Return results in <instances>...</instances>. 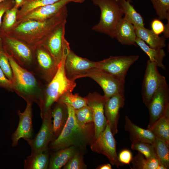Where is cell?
I'll return each instance as SVG.
<instances>
[{"instance_id":"cell-1","label":"cell","mask_w":169,"mask_h":169,"mask_svg":"<svg viewBox=\"0 0 169 169\" xmlns=\"http://www.w3.org/2000/svg\"><path fill=\"white\" fill-rule=\"evenodd\" d=\"M67 12L66 6L56 15L45 21L22 22L6 34L20 40L34 51L57 27L66 21Z\"/></svg>"},{"instance_id":"cell-2","label":"cell","mask_w":169,"mask_h":169,"mask_svg":"<svg viewBox=\"0 0 169 169\" xmlns=\"http://www.w3.org/2000/svg\"><path fill=\"white\" fill-rule=\"evenodd\" d=\"M66 105L68 116L66 124L59 136L50 142V148L54 151L71 146L82 149L95 138L94 123L80 127L76 120L74 109Z\"/></svg>"},{"instance_id":"cell-3","label":"cell","mask_w":169,"mask_h":169,"mask_svg":"<svg viewBox=\"0 0 169 169\" xmlns=\"http://www.w3.org/2000/svg\"><path fill=\"white\" fill-rule=\"evenodd\" d=\"M7 57L13 73V92L26 102H34L39 106L46 85L34 73L20 66L12 57Z\"/></svg>"},{"instance_id":"cell-4","label":"cell","mask_w":169,"mask_h":169,"mask_svg":"<svg viewBox=\"0 0 169 169\" xmlns=\"http://www.w3.org/2000/svg\"><path fill=\"white\" fill-rule=\"evenodd\" d=\"M69 44L66 40L64 43L63 54L58 70L51 81L45 87L39 106L42 118L43 115L52 110L53 105L64 93L72 92L76 87L75 81L69 79L64 70L66 56L70 49Z\"/></svg>"},{"instance_id":"cell-5","label":"cell","mask_w":169,"mask_h":169,"mask_svg":"<svg viewBox=\"0 0 169 169\" xmlns=\"http://www.w3.org/2000/svg\"><path fill=\"white\" fill-rule=\"evenodd\" d=\"M0 50L21 67L33 73L34 51L22 42L9 35L0 34Z\"/></svg>"},{"instance_id":"cell-6","label":"cell","mask_w":169,"mask_h":169,"mask_svg":"<svg viewBox=\"0 0 169 169\" xmlns=\"http://www.w3.org/2000/svg\"><path fill=\"white\" fill-rule=\"evenodd\" d=\"M100 8V16L99 22L92 28L93 30L115 38L116 25L124 14L118 0H92Z\"/></svg>"},{"instance_id":"cell-7","label":"cell","mask_w":169,"mask_h":169,"mask_svg":"<svg viewBox=\"0 0 169 169\" xmlns=\"http://www.w3.org/2000/svg\"><path fill=\"white\" fill-rule=\"evenodd\" d=\"M139 57L137 55L110 56L108 58L96 62L95 68L104 71L125 83L129 69Z\"/></svg>"},{"instance_id":"cell-8","label":"cell","mask_w":169,"mask_h":169,"mask_svg":"<svg viewBox=\"0 0 169 169\" xmlns=\"http://www.w3.org/2000/svg\"><path fill=\"white\" fill-rule=\"evenodd\" d=\"M116 144V140L107 123L104 130L97 138H95L90 145L92 151L105 156L112 165L118 167L124 164L119 160Z\"/></svg>"},{"instance_id":"cell-9","label":"cell","mask_w":169,"mask_h":169,"mask_svg":"<svg viewBox=\"0 0 169 169\" xmlns=\"http://www.w3.org/2000/svg\"><path fill=\"white\" fill-rule=\"evenodd\" d=\"M90 78L96 82L103 90L105 100L119 93H124L125 82L102 70L94 68L89 70L81 78Z\"/></svg>"},{"instance_id":"cell-10","label":"cell","mask_w":169,"mask_h":169,"mask_svg":"<svg viewBox=\"0 0 169 169\" xmlns=\"http://www.w3.org/2000/svg\"><path fill=\"white\" fill-rule=\"evenodd\" d=\"M34 55L33 73L46 85L55 75L59 65L42 46L35 50Z\"/></svg>"},{"instance_id":"cell-11","label":"cell","mask_w":169,"mask_h":169,"mask_svg":"<svg viewBox=\"0 0 169 169\" xmlns=\"http://www.w3.org/2000/svg\"><path fill=\"white\" fill-rule=\"evenodd\" d=\"M155 63L147 60L141 90L143 101L147 107L158 88L167 83L165 77L159 73Z\"/></svg>"},{"instance_id":"cell-12","label":"cell","mask_w":169,"mask_h":169,"mask_svg":"<svg viewBox=\"0 0 169 169\" xmlns=\"http://www.w3.org/2000/svg\"><path fill=\"white\" fill-rule=\"evenodd\" d=\"M52 118L51 110L45 113L41 118V128L35 137L27 141L30 147L31 152L48 151L49 145L53 138Z\"/></svg>"},{"instance_id":"cell-13","label":"cell","mask_w":169,"mask_h":169,"mask_svg":"<svg viewBox=\"0 0 169 169\" xmlns=\"http://www.w3.org/2000/svg\"><path fill=\"white\" fill-rule=\"evenodd\" d=\"M26 102L27 105L24 111L21 112L19 110L17 112L19 120L16 130L12 135L13 147L18 145L20 138H23L27 141L33 139V134L32 122L33 102L27 101Z\"/></svg>"},{"instance_id":"cell-14","label":"cell","mask_w":169,"mask_h":169,"mask_svg":"<svg viewBox=\"0 0 169 169\" xmlns=\"http://www.w3.org/2000/svg\"><path fill=\"white\" fill-rule=\"evenodd\" d=\"M96 62L80 57L70 49L66 57L64 70L67 77L75 81L85 74L89 70L95 68Z\"/></svg>"},{"instance_id":"cell-15","label":"cell","mask_w":169,"mask_h":169,"mask_svg":"<svg viewBox=\"0 0 169 169\" xmlns=\"http://www.w3.org/2000/svg\"><path fill=\"white\" fill-rule=\"evenodd\" d=\"M66 22L67 21H65L57 27L48 36L41 46L49 53L58 65L63 55Z\"/></svg>"},{"instance_id":"cell-16","label":"cell","mask_w":169,"mask_h":169,"mask_svg":"<svg viewBox=\"0 0 169 169\" xmlns=\"http://www.w3.org/2000/svg\"><path fill=\"white\" fill-rule=\"evenodd\" d=\"M85 97L87 100V105L93 112L94 136L96 139L104 130L107 124L104 111L105 99L104 95L96 92L90 93Z\"/></svg>"},{"instance_id":"cell-17","label":"cell","mask_w":169,"mask_h":169,"mask_svg":"<svg viewBox=\"0 0 169 169\" xmlns=\"http://www.w3.org/2000/svg\"><path fill=\"white\" fill-rule=\"evenodd\" d=\"M169 107V89L167 83L157 90L147 107L150 120L148 126H151L164 114Z\"/></svg>"},{"instance_id":"cell-18","label":"cell","mask_w":169,"mask_h":169,"mask_svg":"<svg viewBox=\"0 0 169 169\" xmlns=\"http://www.w3.org/2000/svg\"><path fill=\"white\" fill-rule=\"evenodd\" d=\"M125 100L124 93H119L114 95L105 101L104 114L114 136L118 133L119 110L124 105Z\"/></svg>"},{"instance_id":"cell-19","label":"cell","mask_w":169,"mask_h":169,"mask_svg":"<svg viewBox=\"0 0 169 169\" xmlns=\"http://www.w3.org/2000/svg\"><path fill=\"white\" fill-rule=\"evenodd\" d=\"M70 2V0H59L54 3L36 8L18 20L17 25L29 20L40 22L48 20L58 14Z\"/></svg>"},{"instance_id":"cell-20","label":"cell","mask_w":169,"mask_h":169,"mask_svg":"<svg viewBox=\"0 0 169 169\" xmlns=\"http://www.w3.org/2000/svg\"><path fill=\"white\" fill-rule=\"evenodd\" d=\"M134 26L124 17L118 23L115 31V38L123 45L137 46V37Z\"/></svg>"},{"instance_id":"cell-21","label":"cell","mask_w":169,"mask_h":169,"mask_svg":"<svg viewBox=\"0 0 169 169\" xmlns=\"http://www.w3.org/2000/svg\"><path fill=\"white\" fill-rule=\"evenodd\" d=\"M53 138L56 139L62 131L67 121L68 113L67 105L56 102L52 108Z\"/></svg>"},{"instance_id":"cell-22","label":"cell","mask_w":169,"mask_h":169,"mask_svg":"<svg viewBox=\"0 0 169 169\" xmlns=\"http://www.w3.org/2000/svg\"><path fill=\"white\" fill-rule=\"evenodd\" d=\"M124 128L125 131L129 132L131 141H139L152 144L156 138L150 130L135 124L127 115L125 117Z\"/></svg>"},{"instance_id":"cell-23","label":"cell","mask_w":169,"mask_h":169,"mask_svg":"<svg viewBox=\"0 0 169 169\" xmlns=\"http://www.w3.org/2000/svg\"><path fill=\"white\" fill-rule=\"evenodd\" d=\"M156 138L165 142L169 146V107L163 115L151 126H147Z\"/></svg>"},{"instance_id":"cell-24","label":"cell","mask_w":169,"mask_h":169,"mask_svg":"<svg viewBox=\"0 0 169 169\" xmlns=\"http://www.w3.org/2000/svg\"><path fill=\"white\" fill-rule=\"evenodd\" d=\"M137 37L141 38L151 48L159 49L166 46V39L163 36L160 37L151 30L144 27H135Z\"/></svg>"},{"instance_id":"cell-25","label":"cell","mask_w":169,"mask_h":169,"mask_svg":"<svg viewBox=\"0 0 169 169\" xmlns=\"http://www.w3.org/2000/svg\"><path fill=\"white\" fill-rule=\"evenodd\" d=\"M77 151L74 146L61 149L52 154L49 158L48 169H60Z\"/></svg>"},{"instance_id":"cell-26","label":"cell","mask_w":169,"mask_h":169,"mask_svg":"<svg viewBox=\"0 0 169 169\" xmlns=\"http://www.w3.org/2000/svg\"><path fill=\"white\" fill-rule=\"evenodd\" d=\"M48 151L44 152H31L24 161L25 169H47L49 162Z\"/></svg>"},{"instance_id":"cell-27","label":"cell","mask_w":169,"mask_h":169,"mask_svg":"<svg viewBox=\"0 0 169 169\" xmlns=\"http://www.w3.org/2000/svg\"><path fill=\"white\" fill-rule=\"evenodd\" d=\"M136 43L149 57L150 61L155 63L158 67L163 70H166V67L163 63L166 54L163 49H156L151 48L138 37L136 38Z\"/></svg>"},{"instance_id":"cell-28","label":"cell","mask_w":169,"mask_h":169,"mask_svg":"<svg viewBox=\"0 0 169 169\" xmlns=\"http://www.w3.org/2000/svg\"><path fill=\"white\" fill-rule=\"evenodd\" d=\"M124 17L135 27H144V19L141 15L138 13L131 4L126 0H118Z\"/></svg>"},{"instance_id":"cell-29","label":"cell","mask_w":169,"mask_h":169,"mask_svg":"<svg viewBox=\"0 0 169 169\" xmlns=\"http://www.w3.org/2000/svg\"><path fill=\"white\" fill-rule=\"evenodd\" d=\"M18 9L14 5L6 11L0 27V34H8L17 26V15Z\"/></svg>"},{"instance_id":"cell-30","label":"cell","mask_w":169,"mask_h":169,"mask_svg":"<svg viewBox=\"0 0 169 169\" xmlns=\"http://www.w3.org/2000/svg\"><path fill=\"white\" fill-rule=\"evenodd\" d=\"M154 150L160 164L166 169L169 168V146L161 140L156 138L152 143Z\"/></svg>"},{"instance_id":"cell-31","label":"cell","mask_w":169,"mask_h":169,"mask_svg":"<svg viewBox=\"0 0 169 169\" xmlns=\"http://www.w3.org/2000/svg\"><path fill=\"white\" fill-rule=\"evenodd\" d=\"M56 102L68 105L74 109H77L87 105V100L77 93L73 94L68 91L63 94Z\"/></svg>"},{"instance_id":"cell-32","label":"cell","mask_w":169,"mask_h":169,"mask_svg":"<svg viewBox=\"0 0 169 169\" xmlns=\"http://www.w3.org/2000/svg\"><path fill=\"white\" fill-rule=\"evenodd\" d=\"M59 0H24L23 6L19 9L17 21L33 10L40 7L54 3Z\"/></svg>"},{"instance_id":"cell-33","label":"cell","mask_w":169,"mask_h":169,"mask_svg":"<svg viewBox=\"0 0 169 169\" xmlns=\"http://www.w3.org/2000/svg\"><path fill=\"white\" fill-rule=\"evenodd\" d=\"M133 169H157L160 164L156 158L147 159L140 152L132 158Z\"/></svg>"},{"instance_id":"cell-34","label":"cell","mask_w":169,"mask_h":169,"mask_svg":"<svg viewBox=\"0 0 169 169\" xmlns=\"http://www.w3.org/2000/svg\"><path fill=\"white\" fill-rule=\"evenodd\" d=\"M74 113L76 121L81 127H84L89 123L94 122L92 111L88 105L74 109Z\"/></svg>"},{"instance_id":"cell-35","label":"cell","mask_w":169,"mask_h":169,"mask_svg":"<svg viewBox=\"0 0 169 169\" xmlns=\"http://www.w3.org/2000/svg\"><path fill=\"white\" fill-rule=\"evenodd\" d=\"M131 141L132 150L138 151L147 159L156 158L152 144L139 141Z\"/></svg>"},{"instance_id":"cell-36","label":"cell","mask_w":169,"mask_h":169,"mask_svg":"<svg viewBox=\"0 0 169 169\" xmlns=\"http://www.w3.org/2000/svg\"><path fill=\"white\" fill-rule=\"evenodd\" d=\"M151 2L159 19L169 18V0H150Z\"/></svg>"},{"instance_id":"cell-37","label":"cell","mask_w":169,"mask_h":169,"mask_svg":"<svg viewBox=\"0 0 169 169\" xmlns=\"http://www.w3.org/2000/svg\"><path fill=\"white\" fill-rule=\"evenodd\" d=\"M87 166L84 162L81 154L77 151L64 166L63 169H85Z\"/></svg>"},{"instance_id":"cell-38","label":"cell","mask_w":169,"mask_h":169,"mask_svg":"<svg viewBox=\"0 0 169 169\" xmlns=\"http://www.w3.org/2000/svg\"><path fill=\"white\" fill-rule=\"evenodd\" d=\"M0 68L6 77L12 81L13 77L11 66L7 56L1 50H0Z\"/></svg>"},{"instance_id":"cell-39","label":"cell","mask_w":169,"mask_h":169,"mask_svg":"<svg viewBox=\"0 0 169 169\" xmlns=\"http://www.w3.org/2000/svg\"><path fill=\"white\" fill-rule=\"evenodd\" d=\"M151 27L153 32L157 35L163 33L165 29V25L159 19L153 20L151 23Z\"/></svg>"},{"instance_id":"cell-40","label":"cell","mask_w":169,"mask_h":169,"mask_svg":"<svg viewBox=\"0 0 169 169\" xmlns=\"http://www.w3.org/2000/svg\"><path fill=\"white\" fill-rule=\"evenodd\" d=\"M119 161L122 164H129L132 159L131 152L128 149H124L121 151L118 155Z\"/></svg>"},{"instance_id":"cell-41","label":"cell","mask_w":169,"mask_h":169,"mask_svg":"<svg viewBox=\"0 0 169 169\" xmlns=\"http://www.w3.org/2000/svg\"><path fill=\"white\" fill-rule=\"evenodd\" d=\"M15 4L14 0H6L0 3V27L4 14L7 10L12 8Z\"/></svg>"},{"instance_id":"cell-42","label":"cell","mask_w":169,"mask_h":169,"mask_svg":"<svg viewBox=\"0 0 169 169\" xmlns=\"http://www.w3.org/2000/svg\"><path fill=\"white\" fill-rule=\"evenodd\" d=\"M0 87L13 92V85L12 81L9 80L6 77L0 68Z\"/></svg>"},{"instance_id":"cell-43","label":"cell","mask_w":169,"mask_h":169,"mask_svg":"<svg viewBox=\"0 0 169 169\" xmlns=\"http://www.w3.org/2000/svg\"><path fill=\"white\" fill-rule=\"evenodd\" d=\"M167 23L165 25V31L163 33L164 37L165 38H168L169 37V18L167 19Z\"/></svg>"},{"instance_id":"cell-44","label":"cell","mask_w":169,"mask_h":169,"mask_svg":"<svg viewBox=\"0 0 169 169\" xmlns=\"http://www.w3.org/2000/svg\"><path fill=\"white\" fill-rule=\"evenodd\" d=\"M112 168L111 165L109 163L100 165L96 168L97 169H111Z\"/></svg>"},{"instance_id":"cell-45","label":"cell","mask_w":169,"mask_h":169,"mask_svg":"<svg viewBox=\"0 0 169 169\" xmlns=\"http://www.w3.org/2000/svg\"><path fill=\"white\" fill-rule=\"evenodd\" d=\"M15 2V5L18 7L19 9L23 5L24 0H14Z\"/></svg>"},{"instance_id":"cell-46","label":"cell","mask_w":169,"mask_h":169,"mask_svg":"<svg viewBox=\"0 0 169 169\" xmlns=\"http://www.w3.org/2000/svg\"><path fill=\"white\" fill-rule=\"evenodd\" d=\"M84 1V0H70L71 2H73L76 3H82Z\"/></svg>"},{"instance_id":"cell-47","label":"cell","mask_w":169,"mask_h":169,"mask_svg":"<svg viewBox=\"0 0 169 169\" xmlns=\"http://www.w3.org/2000/svg\"><path fill=\"white\" fill-rule=\"evenodd\" d=\"M6 0H0V3H1L3 2V1H5Z\"/></svg>"},{"instance_id":"cell-48","label":"cell","mask_w":169,"mask_h":169,"mask_svg":"<svg viewBox=\"0 0 169 169\" xmlns=\"http://www.w3.org/2000/svg\"><path fill=\"white\" fill-rule=\"evenodd\" d=\"M127 1H129L131 3H132V0H126Z\"/></svg>"}]
</instances>
